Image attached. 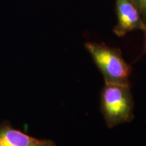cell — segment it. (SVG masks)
<instances>
[{"label": "cell", "mask_w": 146, "mask_h": 146, "mask_svg": "<svg viewBox=\"0 0 146 146\" xmlns=\"http://www.w3.org/2000/svg\"><path fill=\"white\" fill-rule=\"evenodd\" d=\"M100 109L108 128L131 123L134 101L130 85L105 83L100 94Z\"/></svg>", "instance_id": "6da1fadb"}, {"label": "cell", "mask_w": 146, "mask_h": 146, "mask_svg": "<svg viewBox=\"0 0 146 146\" xmlns=\"http://www.w3.org/2000/svg\"><path fill=\"white\" fill-rule=\"evenodd\" d=\"M85 47L103 75L105 83L130 85L132 67L124 59L119 48L91 41L86 42Z\"/></svg>", "instance_id": "7a4b0ae2"}, {"label": "cell", "mask_w": 146, "mask_h": 146, "mask_svg": "<svg viewBox=\"0 0 146 146\" xmlns=\"http://www.w3.org/2000/svg\"><path fill=\"white\" fill-rule=\"evenodd\" d=\"M116 24L113 33L119 37L145 28V24L133 0H116Z\"/></svg>", "instance_id": "3957f363"}, {"label": "cell", "mask_w": 146, "mask_h": 146, "mask_svg": "<svg viewBox=\"0 0 146 146\" xmlns=\"http://www.w3.org/2000/svg\"><path fill=\"white\" fill-rule=\"evenodd\" d=\"M0 146H56L50 139H39L14 129L8 121L0 125Z\"/></svg>", "instance_id": "277c9868"}, {"label": "cell", "mask_w": 146, "mask_h": 146, "mask_svg": "<svg viewBox=\"0 0 146 146\" xmlns=\"http://www.w3.org/2000/svg\"><path fill=\"white\" fill-rule=\"evenodd\" d=\"M146 25V0H133Z\"/></svg>", "instance_id": "5b68a950"}, {"label": "cell", "mask_w": 146, "mask_h": 146, "mask_svg": "<svg viewBox=\"0 0 146 146\" xmlns=\"http://www.w3.org/2000/svg\"><path fill=\"white\" fill-rule=\"evenodd\" d=\"M144 34V43H143V54H146V25L145 28L142 31Z\"/></svg>", "instance_id": "8992f818"}]
</instances>
